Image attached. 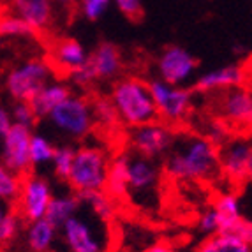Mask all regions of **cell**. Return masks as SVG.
<instances>
[{
    "mask_svg": "<svg viewBox=\"0 0 252 252\" xmlns=\"http://www.w3.org/2000/svg\"><path fill=\"white\" fill-rule=\"evenodd\" d=\"M71 78L78 87H87V85L94 83V81L97 80L95 74H94V71H92V67H90L89 60H87L83 65H80L78 69L71 71Z\"/></svg>",
    "mask_w": 252,
    "mask_h": 252,
    "instance_id": "cell-35",
    "label": "cell"
},
{
    "mask_svg": "<svg viewBox=\"0 0 252 252\" xmlns=\"http://www.w3.org/2000/svg\"><path fill=\"white\" fill-rule=\"evenodd\" d=\"M115 5L118 7V11L127 18H139L141 11H143V4L141 0H111Z\"/></svg>",
    "mask_w": 252,
    "mask_h": 252,
    "instance_id": "cell-34",
    "label": "cell"
},
{
    "mask_svg": "<svg viewBox=\"0 0 252 252\" xmlns=\"http://www.w3.org/2000/svg\"><path fill=\"white\" fill-rule=\"evenodd\" d=\"M53 4H59V5H71L74 4V0H51Z\"/></svg>",
    "mask_w": 252,
    "mask_h": 252,
    "instance_id": "cell-41",
    "label": "cell"
},
{
    "mask_svg": "<svg viewBox=\"0 0 252 252\" xmlns=\"http://www.w3.org/2000/svg\"><path fill=\"white\" fill-rule=\"evenodd\" d=\"M34 30L16 14L9 13L0 16V37H30Z\"/></svg>",
    "mask_w": 252,
    "mask_h": 252,
    "instance_id": "cell-29",
    "label": "cell"
},
{
    "mask_svg": "<svg viewBox=\"0 0 252 252\" xmlns=\"http://www.w3.org/2000/svg\"><path fill=\"white\" fill-rule=\"evenodd\" d=\"M81 203L78 199L76 194H53L44 219L50 220L55 227L62 226L65 220H69L71 217H74L76 214H80Z\"/></svg>",
    "mask_w": 252,
    "mask_h": 252,
    "instance_id": "cell-22",
    "label": "cell"
},
{
    "mask_svg": "<svg viewBox=\"0 0 252 252\" xmlns=\"http://www.w3.org/2000/svg\"><path fill=\"white\" fill-rule=\"evenodd\" d=\"M9 212V208H7V203L5 201H2V199H0V220H2V219L5 217V214H7Z\"/></svg>",
    "mask_w": 252,
    "mask_h": 252,
    "instance_id": "cell-40",
    "label": "cell"
},
{
    "mask_svg": "<svg viewBox=\"0 0 252 252\" xmlns=\"http://www.w3.org/2000/svg\"><path fill=\"white\" fill-rule=\"evenodd\" d=\"M18 229H20V219L11 212H7L5 217L0 220V244L11 242L16 236Z\"/></svg>",
    "mask_w": 252,
    "mask_h": 252,
    "instance_id": "cell-33",
    "label": "cell"
},
{
    "mask_svg": "<svg viewBox=\"0 0 252 252\" xmlns=\"http://www.w3.org/2000/svg\"><path fill=\"white\" fill-rule=\"evenodd\" d=\"M159 184V169L154 164V159H147L143 156L132 154L127 156V187L129 194H145L152 192Z\"/></svg>",
    "mask_w": 252,
    "mask_h": 252,
    "instance_id": "cell-15",
    "label": "cell"
},
{
    "mask_svg": "<svg viewBox=\"0 0 252 252\" xmlns=\"http://www.w3.org/2000/svg\"><path fill=\"white\" fill-rule=\"evenodd\" d=\"M219 154V166L235 182L249 180L252 173V145L249 138H233L224 141Z\"/></svg>",
    "mask_w": 252,
    "mask_h": 252,
    "instance_id": "cell-11",
    "label": "cell"
},
{
    "mask_svg": "<svg viewBox=\"0 0 252 252\" xmlns=\"http://www.w3.org/2000/svg\"><path fill=\"white\" fill-rule=\"evenodd\" d=\"M92 106V118L94 122L101 124L104 127H111L118 122V115L111 99H97Z\"/></svg>",
    "mask_w": 252,
    "mask_h": 252,
    "instance_id": "cell-30",
    "label": "cell"
},
{
    "mask_svg": "<svg viewBox=\"0 0 252 252\" xmlns=\"http://www.w3.org/2000/svg\"><path fill=\"white\" fill-rule=\"evenodd\" d=\"M71 95V89L62 81H48L29 101L30 108L37 118H46L65 97Z\"/></svg>",
    "mask_w": 252,
    "mask_h": 252,
    "instance_id": "cell-18",
    "label": "cell"
},
{
    "mask_svg": "<svg viewBox=\"0 0 252 252\" xmlns=\"http://www.w3.org/2000/svg\"><path fill=\"white\" fill-rule=\"evenodd\" d=\"M196 252H252L251 244L233 233H215L205 240Z\"/></svg>",
    "mask_w": 252,
    "mask_h": 252,
    "instance_id": "cell-25",
    "label": "cell"
},
{
    "mask_svg": "<svg viewBox=\"0 0 252 252\" xmlns=\"http://www.w3.org/2000/svg\"><path fill=\"white\" fill-rule=\"evenodd\" d=\"M147 252H178V251L177 249L169 247V245H166V244H156V245H152Z\"/></svg>",
    "mask_w": 252,
    "mask_h": 252,
    "instance_id": "cell-39",
    "label": "cell"
},
{
    "mask_svg": "<svg viewBox=\"0 0 252 252\" xmlns=\"http://www.w3.org/2000/svg\"><path fill=\"white\" fill-rule=\"evenodd\" d=\"M9 113H11L13 124L27 127V129H32V127L35 126V122H37V117L34 115V111H32L29 102H25V101H14L13 108L9 109Z\"/></svg>",
    "mask_w": 252,
    "mask_h": 252,
    "instance_id": "cell-31",
    "label": "cell"
},
{
    "mask_svg": "<svg viewBox=\"0 0 252 252\" xmlns=\"http://www.w3.org/2000/svg\"><path fill=\"white\" fill-rule=\"evenodd\" d=\"M51 60H53L55 67L71 72L89 60V53L83 48V44L76 39H63L53 48Z\"/></svg>",
    "mask_w": 252,
    "mask_h": 252,
    "instance_id": "cell-19",
    "label": "cell"
},
{
    "mask_svg": "<svg viewBox=\"0 0 252 252\" xmlns=\"http://www.w3.org/2000/svg\"><path fill=\"white\" fill-rule=\"evenodd\" d=\"M76 196L80 199L81 206H87L90 214L99 219V220H108L109 217H113L115 201L104 189L83 190V192H78Z\"/></svg>",
    "mask_w": 252,
    "mask_h": 252,
    "instance_id": "cell-23",
    "label": "cell"
},
{
    "mask_svg": "<svg viewBox=\"0 0 252 252\" xmlns=\"http://www.w3.org/2000/svg\"><path fill=\"white\" fill-rule=\"evenodd\" d=\"M74 150L76 148L69 147V145H60L55 147L53 157H51V166H53V173L57 175V178L67 182L69 171H71L72 160H74Z\"/></svg>",
    "mask_w": 252,
    "mask_h": 252,
    "instance_id": "cell-28",
    "label": "cell"
},
{
    "mask_svg": "<svg viewBox=\"0 0 252 252\" xmlns=\"http://www.w3.org/2000/svg\"><path fill=\"white\" fill-rule=\"evenodd\" d=\"M55 145L50 141V138H46L44 134H34L30 136V145H29V157L30 164L35 166V168H41V166H46L51 162V157H53Z\"/></svg>",
    "mask_w": 252,
    "mask_h": 252,
    "instance_id": "cell-26",
    "label": "cell"
},
{
    "mask_svg": "<svg viewBox=\"0 0 252 252\" xmlns=\"http://www.w3.org/2000/svg\"><path fill=\"white\" fill-rule=\"evenodd\" d=\"M46 120L57 132L65 138L81 139L89 136L94 127L92 106L85 97L71 94L48 115Z\"/></svg>",
    "mask_w": 252,
    "mask_h": 252,
    "instance_id": "cell-4",
    "label": "cell"
},
{
    "mask_svg": "<svg viewBox=\"0 0 252 252\" xmlns=\"http://www.w3.org/2000/svg\"><path fill=\"white\" fill-rule=\"evenodd\" d=\"M21 187V177L0 162V199L5 203L16 201Z\"/></svg>",
    "mask_w": 252,
    "mask_h": 252,
    "instance_id": "cell-27",
    "label": "cell"
},
{
    "mask_svg": "<svg viewBox=\"0 0 252 252\" xmlns=\"http://www.w3.org/2000/svg\"><path fill=\"white\" fill-rule=\"evenodd\" d=\"M104 190L111 198H124L129 194L127 187V156H118L108 164Z\"/></svg>",
    "mask_w": 252,
    "mask_h": 252,
    "instance_id": "cell-24",
    "label": "cell"
},
{
    "mask_svg": "<svg viewBox=\"0 0 252 252\" xmlns=\"http://www.w3.org/2000/svg\"><path fill=\"white\" fill-rule=\"evenodd\" d=\"M0 48H2V37H0Z\"/></svg>",
    "mask_w": 252,
    "mask_h": 252,
    "instance_id": "cell-42",
    "label": "cell"
},
{
    "mask_svg": "<svg viewBox=\"0 0 252 252\" xmlns=\"http://www.w3.org/2000/svg\"><path fill=\"white\" fill-rule=\"evenodd\" d=\"M219 168V152L206 138H187L171 147L166 171L178 180H205Z\"/></svg>",
    "mask_w": 252,
    "mask_h": 252,
    "instance_id": "cell-1",
    "label": "cell"
},
{
    "mask_svg": "<svg viewBox=\"0 0 252 252\" xmlns=\"http://www.w3.org/2000/svg\"><path fill=\"white\" fill-rule=\"evenodd\" d=\"M199 229L206 235H215L219 233V219H217V212L214 210V206L205 210L199 217Z\"/></svg>",
    "mask_w": 252,
    "mask_h": 252,
    "instance_id": "cell-36",
    "label": "cell"
},
{
    "mask_svg": "<svg viewBox=\"0 0 252 252\" xmlns=\"http://www.w3.org/2000/svg\"><path fill=\"white\" fill-rule=\"evenodd\" d=\"M173 145H175V138L169 127L156 120L132 127V132H130V147L134 148L138 156H143L147 159L166 156Z\"/></svg>",
    "mask_w": 252,
    "mask_h": 252,
    "instance_id": "cell-8",
    "label": "cell"
},
{
    "mask_svg": "<svg viewBox=\"0 0 252 252\" xmlns=\"http://www.w3.org/2000/svg\"><path fill=\"white\" fill-rule=\"evenodd\" d=\"M89 63L97 80H113L122 69V57L115 44L102 42L89 55Z\"/></svg>",
    "mask_w": 252,
    "mask_h": 252,
    "instance_id": "cell-17",
    "label": "cell"
},
{
    "mask_svg": "<svg viewBox=\"0 0 252 252\" xmlns=\"http://www.w3.org/2000/svg\"><path fill=\"white\" fill-rule=\"evenodd\" d=\"M30 136L32 129L13 124L0 141V162L20 177L27 175L32 168L29 157Z\"/></svg>",
    "mask_w": 252,
    "mask_h": 252,
    "instance_id": "cell-9",
    "label": "cell"
},
{
    "mask_svg": "<svg viewBox=\"0 0 252 252\" xmlns=\"http://www.w3.org/2000/svg\"><path fill=\"white\" fill-rule=\"evenodd\" d=\"M231 233L238 236V238H242L244 242H247V244H252V226H251V220H249V219H245V217L242 219Z\"/></svg>",
    "mask_w": 252,
    "mask_h": 252,
    "instance_id": "cell-37",
    "label": "cell"
},
{
    "mask_svg": "<svg viewBox=\"0 0 252 252\" xmlns=\"http://www.w3.org/2000/svg\"><path fill=\"white\" fill-rule=\"evenodd\" d=\"M109 99L117 109L118 120L130 127L143 126L157 118L156 104L148 92V85L143 81L134 78L117 81Z\"/></svg>",
    "mask_w": 252,
    "mask_h": 252,
    "instance_id": "cell-2",
    "label": "cell"
},
{
    "mask_svg": "<svg viewBox=\"0 0 252 252\" xmlns=\"http://www.w3.org/2000/svg\"><path fill=\"white\" fill-rule=\"evenodd\" d=\"M148 92L156 104L157 115L168 122H180L190 111L192 106V92L184 87L169 85L160 78L148 83Z\"/></svg>",
    "mask_w": 252,
    "mask_h": 252,
    "instance_id": "cell-6",
    "label": "cell"
},
{
    "mask_svg": "<svg viewBox=\"0 0 252 252\" xmlns=\"http://www.w3.org/2000/svg\"><path fill=\"white\" fill-rule=\"evenodd\" d=\"M196 59L190 51L182 46H169L160 53L157 69H159V78L169 85L187 83L196 72Z\"/></svg>",
    "mask_w": 252,
    "mask_h": 252,
    "instance_id": "cell-12",
    "label": "cell"
},
{
    "mask_svg": "<svg viewBox=\"0 0 252 252\" xmlns=\"http://www.w3.org/2000/svg\"><path fill=\"white\" fill-rule=\"evenodd\" d=\"M214 210L217 212L219 233H231L236 224L244 219L242 215V203L236 194H222L214 203Z\"/></svg>",
    "mask_w": 252,
    "mask_h": 252,
    "instance_id": "cell-21",
    "label": "cell"
},
{
    "mask_svg": "<svg viewBox=\"0 0 252 252\" xmlns=\"http://www.w3.org/2000/svg\"><path fill=\"white\" fill-rule=\"evenodd\" d=\"M51 80V65L41 59L25 60L5 74V92L14 101L29 102Z\"/></svg>",
    "mask_w": 252,
    "mask_h": 252,
    "instance_id": "cell-5",
    "label": "cell"
},
{
    "mask_svg": "<svg viewBox=\"0 0 252 252\" xmlns=\"http://www.w3.org/2000/svg\"><path fill=\"white\" fill-rule=\"evenodd\" d=\"M219 113L226 122L238 127H249L252 120V95L249 89L238 87L222 92L219 99Z\"/></svg>",
    "mask_w": 252,
    "mask_h": 252,
    "instance_id": "cell-14",
    "label": "cell"
},
{
    "mask_svg": "<svg viewBox=\"0 0 252 252\" xmlns=\"http://www.w3.org/2000/svg\"><path fill=\"white\" fill-rule=\"evenodd\" d=\"M59 238V227H55L46 219L30 220L27 227V247L32 252H50Z\"/></svg>",
    "mask_w": 252,
    "mask_h": 252,
    "instance_id": "cell-20",
    "label": "cell"
},
{
    "mask_svg": "<svg viewBox=\"0 0 252 252\" xmlns=\"http://www.w3.org/2000/svg\"><path fill=\"white\" fill-rule=\"evenodd\" d=\"M11 126H13V120H11L9 109L0 104V141H2V138L5 136V132H7Z\"/></svg>",
    "mask_w": 252,
    "mask_h": 252,
    "instance_id": "cell-38",
    "label": "cell"
},
{
    "mask_svg": "<svg viewBox=\"0 0 252 252\" xmlns=\"http://www.w3.org/2000/svg\"><path fill=\"white\" fill-rule=\"evenodd\" d=\"M53 198V190L46 178L30 175L25 180H21L20 194H18V205L21 215L27 220H37L46 215L48 205Z\"/></svg>",
    "mask_w": 252,
    "mask_h": 252,
    "instance_id": "cell-10",
    "label": "cell"
},
{
    "mask_svg": "<svg viewBox=\"0 0 252 252\" xmlns=\"http://www.w3.org/2000/svg\"><path fill=\"white\" fill-rule=\"evenodd\" d=\"M108 157L99 147H81L74 150L67 182L76 192L104 189L108 175Z\"/></svg>",
    "mask_w": 252,
    "mask_h": 252,
    "instance_id": "cell-3",
    "label": "cell"
},
{
    "mask_svg": "<svg viewBox=\"0 0 252 252\" xmlns=\"http://www.w3.org/2000/svg\"><path fill=\"white\" fill-rule=\"evenodd\" d=\"M247 80V69L242 63H226L217 69L205 72L196 80V90L199 92H226L244 87Z\"/></svg>",
    "mask_w": 252,
    "mask_h": 252,
    "instance_id": "cell-13",
    "label": "cell"
},
{
    "mask_svg": "<svg viewBox=\"0 0 252 252\" xmlns=\"http://www.w3.org/2000/svg\"><path fill=\"white\" fill-rule=\"evenodd\" d=\"M53 5L51 0H11L13 14L21 18L34 32H42L51 25Z\"/></svg>",
    "mask_w": 252,
    "mask_h": 252,
    "instance_id": "cell-16",
    "label": "cell"
},
{
    "mask_svg": "<svg viewBox=\"0 0 252 252\" xmlns=\"http://www.w3.org/2000/svg\"><path fill=\"white\" fill-rule=\"evenodd\" d=\"M111 5V0H78V7L81 14L89 21L101 20L106 14V11Z\"/></svg>",
    "mask_w": 252,
    "mask_h": 252,
    "instance_id": "cell-32",
    "label": "cell"
},
{
    "mask_svg": "<svg viewBox=\"0 0 252 252\" xmlns=\"http://www.w3.org/2000/svg\"><path fill=\"white\" fill-rule=\"evenodd\" d=\"M59 233L69 252H106V240L89 217L76 214L60 226Z\"/></svg>",
    "mask_w": 252,
    "mask_h": 252,
    "instance_id": "cell-7",
    "label": "cell"
}]
</instances>
